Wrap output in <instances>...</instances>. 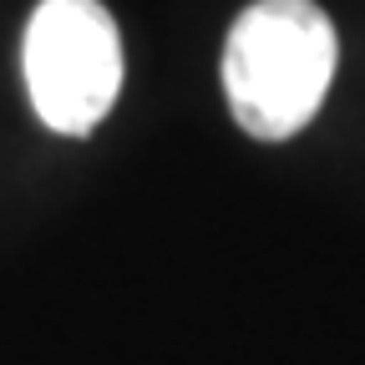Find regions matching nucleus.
Instances as JSON below:
<instances>
[{
  "label": "nucleus",
  "mask_w": 365,
  "mask_h": 365,
  "mask_svg": "<svg viewBox=\"0 0 365 365\" xmlns=\"http://www.w3.org/2000/svg\"><path fill=\"white\" fill-rule=\"evenodd\" d=\"M335 21L314 0H254L223 46V91L234 122L259 143L304 132L335 81Z\"/></svg>",
  "instance_id": "f257e3e1"
},
{
  "label": "nucleus",
  "mask_w": 365,
  "mask_h": 365,
  "mask_svg": "<svg viewBox=\"0 0 365 365\" xmlns=\"http://www.w3.org/2000/svg\"><path fill=\"white\" fill-rule=\"evenodd\" d=\"M26 91L36 117L86 137L122 91V36L102 0H41L26 21Z\"/></svg>",
  "instance_id": "f03ea898"
}]
</instances>
